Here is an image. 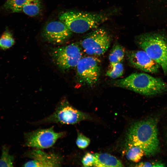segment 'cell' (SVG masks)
<instances>
[{
  "label": "cell",
  "instance_id": "obj_1",
  "mask_svg": "<svg viewBox=\"0 0 167 167\" xmlns=\"http://www.w3.org/2000/svg\"><path fill=\"white\" fill-rule=\"evenodd\" d=\"M127 140V143L142 148L145 155L155 154L159 149L156 121L149 118L134 123L128 130Z\"/></svg>",
  "mask_w": 167,
  "mask_h": 167
},
{
  "label": "cell",
  "instance_id": "obj_2",
  "mask_svg": "<svg viewBox=\"0 0 167 167\" xmlns=\"http://www.w3.org/2000/svg\"><path fill=\"white\" fill-rule=\"evenodd\" d=\"M115 86L146 96L154 95L167 91V83L147 74L135 73L113 82Z\"/></svg>",
  "mask_w": 167,
  "mask_h": 167
},
{
  "label": "cell",
  "instance_id": "obj_3",
  "mask_svg": "<svg viewBox=\"0 0 167 167\" xmlns=\"http://www.w3.org/2000/svg\"><path fill=\"white\" fill-rule=\"evenodd\" d=\"M58 18L72 32L82 33L97 28L108 19V16L101 13L70 11L61 13Z\"/></svg>",
  "mask_w": 167,
  "mask_h": 167
},
{
  "label": "cell",
  "instance_id": "obj_4",
  "mask_svg": "<svg viewBox=\"0 0 167 167\" xmlns=\"http://www.w3.org/2000/svg\"><path fill=\"white\" fill-rule=\"evenodd\" d=\"M135 41L167 75V39L165 36L158 33L143 34L138 36Z\"/></svg>",
  "mask_w": 167,
  "mask_h": 167
},
{
  "label": "cell",
  "instance_id": "obj_5",
  "mask_svg": "<svg viewBox=\"0 0 167 167\" xmlns=\"http://www.w3.org/2000/svg\"><path fill=\"white\" fill-rule=\"evenodd\" d=\"M90 118L88 114L76 109L71 106L66 100L63 99L59 103L53 113L39 121L37 123L74 124Z\"/></svg>",
  "mask_w": 167,
  "mask_h": 167
},
{
  "label": "cell",
  "instance_id": "obj_6",
  "mask_svg": "<svg viewBox=\"0 0 167 167\" xmlns=\"http://www.w3.org/2000/svg\"><path fill=\"white\" fill-rule=\"evenodd\" d=\"M81 49L76 43L52 48L49 54L55 64L63 71L76 67L82 58Z\"/></svg>",
  "mask_w": 167,
  "mask_h": 167
},
{
  "label": "cell",
  "instance_id": "obj_7",
  "mask_svg": "<svg viewBox=\"0 0 167 167\" xmlns=\"http://www.w3.org/2000/svg\"><path fill=\"white\" fill-rule=\"evenodd\" d=\"M76 67L80 84L92 87L97 83L101 70L100 60L97 58L91 56L82 58Z\"/></svg>",
  "mask_w": 167,
  "mask_h": 167
},
{
  "label": "cell",
  "instance_id": "obj_8",
  "mask_svg": "<svg viewBox=\"0 0 167 167\" xmlns=\"http://www.w3.org/2000/svg\"><path fill=\"white\" fill-rule=\"evenodd\" d=\"M54 128V126H52L25 133L24 145L39 149L52 147L58 139L66 135L65 132H56Z\"/></svg>",
  "mask_w": 167,
  "mask_h": 167
},
{
  "label": "cell",
  "instance_id": "obj_9",
  "mask_svg": "<svg viewBox=\"0 0 167 167\" xmlns=\"http://www.w3.org/2000/svg\"><path fill=\"white\" fill-rule=\"evenodd\" d=\"M111 37L107 32L102 28H98L85 37L80 45L84 52L91 56H100L108 49Z\"/></svg>",
  "mask_w": 167,
  "mask_h": 167
},
{
  "label": "cell",
  "instance_id": "obj_10",
  "mask_svg": "<svg viewBox=\"0 0 167 167\" xmlns=\"http://www.w3.org/2000/svg\"><path fill=\"white\" fill-rule=\"evenodd\" d=\"M72 32L60 20L50 22L44 27L42 36L48 42L54 45L62 44L71 37Z\"/></svg>",
  "mask_w": 167,
  "mask_h": 167
},
{
  "label": "cell",
  "instance_id": "obj_11",
  "mask_svg": "<svg viewBox=\"0 0 167 167\" xmlns=\"http://www.w3.org/2000/svg\"><path fill=\"white\" fill-rule=\"evenodd\" d=\"M26 156L31 160L25 163L24 167H60L63 159L60 155L54 153H48L39 149L27 152Z\"/></svg>",
  "mask_w": 167,
  "mask_h": 167
},
{
  "label": "cell",
  "instance_id": "obj_12",
  "mask_svg": "<svg viewBox=\"0 0 167 167\" xmlns=\"http://www.w3.org/2000/svg\"><path fill=\"white\" fill-rule=\"evenodd\" d=\"M126 58L130 64L134 67L145 72L155 73L160 67L143 50L127 51Z\"/></svg>",
  "mask_w": 167,
  "mask_h": 167
},
{
  "label": "cell",
  "instance_id": "obj_13",
  "mask_svg": "<svg viewBox=\"0 0 167 167\" xmlns=\"http://www.w3.org/2000/svg\"><path fill=\"white\" fill-rule=\"evenodd\" d=\"M93 166L123 167L122 162L115 156L107 153H96Z\"/></svg>",
  "mask_w": 167,
  "mask_h": 167
},
{
  "label": "cell",
  "instance_id": "obj_14",
  "mask_svg": "<svg viewBox=\"0 0 167 167\" xmlns=\"http://www.w3.org/2000/svg\"><path fill=\"white\" fill-rule=\"evenodd\" d=\"M42 9L41 0H27L22 8V12L31 16H36Z\"/></svg>",
  "mask_w": 167,
  "mask_h": 167
},
{
  "label": "cell",
  "instance_id": "obj_15",
  "mask_svg": "<svg viewBox=\"0 0 167 167\" xmlns=\"http://www.w3.org/2000/svg\"><path fill=\"white\" fill-rule=\"evenodd\" d=\"M27 0H6L1 9L8 13L22 12L23 7Z\"/></svg>",
  "mask_w": 167,
  "mask_h": 167
},
{
  "label": "cell",
  "instance_id": "obj_16",
  "mask_svg": "<svg viewBox=\"0 0 167 167\" xmlns=\"http://www.w3.org/2000/svg\"><path fill=\"white\" fill-rule=\"evenodd\" d=\"M128 146L126 152L127 159L132 161L138 162L140 161L144 155V151L141 148L127 143Z\"/></svg>",
  "mask_w": 167,
  "mask_h": 167
},
{
  "label": "cell",
  "instance_id": "obj_17",
  "mask_svg": "<svg viewBox=\"0 0 167 167\" xmlns=\"http://www.w3.org/2000/svg\"><path fill=\"white\" fill-rule=\"evenodd\" d=\"M125 54V49L123 47L118 43L115 44L109 55L110 64L121 62Z\"/></svg>",
  "mask_w": 167,
  "mask_h": 167
},
{
  "label": "cell",
  "instance_id": "obj_18",
  "mask_svg": "<svg viewBox=\"0 0 167 167\" xmlns=\"http://www.w3.org/2000/svg\"><path fill=\"white\" fill-rule=\"evenodd\" d=\"M15 43V40L12 33L7 29L0 36V49L2 50L9 49Z\"/></svg>",
  "mask_w": 167,
  "mask_h": 167
},
{
  "label": "cell",
  "instance_id": "obj_19",
  "mask_svg": "<svg viewBox=\"0 0 167 167\" xmlns=\"http://www.w3.org/2000/svg\"><path fill=\"white\" fill-rule=\"evenodd\" d=\"M9 147L6 145L2 147L0 158V167H13L14 156L9 153Z\"/></svg>",
  "mask_w": 167,
  "mask_h": 167
},
{
  "label": "cell",
  "instance_id": "obj_20",
  "mask_svg": "<svg viewBox=\"0 0 167 167\" xmlns=\"http://www.w3.org/2000/svg\"><path fill=\"white\" fill-rule=\"evenodd\" d=\"M124 70L123 66L121 62L110 64L106 75L112 78L115 79L122 76Z\"/></svg>",
  "mask_w": 167,
  "mask_h": 167
},
{
  "label": "cell",
  "instance_id": "obj_21",
  "mask_svg": "<svg viewBox=\"0 0 167 167\" xmlns=\"http://www.w3.org/2000/svg\"><path fill=\"white\" fill-rule=\"evenodd\" d=\"M90 142V139L82 134L78 132L76 143L79 148L81 149L86 148Z\"/></svg>",
  "mask_w": 167,
  "mask_h": 167
},
{
  "label": "cell",
  "instance_id": "obj_22",
  "mask_svg": "<svg viewBox=\"0 0 167 167\" xmlns=\"http://www.w3.org/2000/svg\"><path fill=\"white\" fill-rule=\"evenodd\" d=\"M95 160V157L94 154L87 152L83 157L81 162L83 166H93Z\"/></svg>",
  "mask_w": 167,
  "mask_h": 167
},
{
  "label": "cell",
  "instance_id": "obj_23",
  "mask_svg": "<svg viewBox=\"0 0 167 167\" xmlns=\"http://www.w3.org/2000/svg\"><path fill=\"white\" fill-rule=\"evenodd\" d=\"M164 165L160 162H142L136 164V167H164Z\"/></svg>",
  "mask_w": 167,
  "mask_h": 167
}]
</instances>
